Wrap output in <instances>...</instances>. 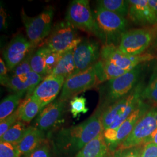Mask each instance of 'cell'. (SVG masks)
I'll use <instances>...</instances> for the list:
<instances>
[{
	"label": "cell",
	"instance_id": "28",
	"mask_svg": "<svg viewBox=\"0 0 157 157\" xmlns=\"http://www.w3.org/2000/svg\"><path fill=\"white\" fill-rule=\"evenodd\" d=\"M86 104V98L83 96H76L71 100L70 111L73 118H77L80 114H85L89 111Z\"/></svg>",
	"mask_w": 157,
	"mask_h": 157
},
{
	"label": "cell",
	"instance_id": "16",
	"mask_svg": "<svg viewBox=\"0 0 157 157\" xmlns=\"http://www.w3.org/2000/svg\"><path fill=\"white\" fill-rule=\"evenodd\" d=\"M65 80L62 76H48L36 87L32 95L39 102L42 109L56 100Z\"/></svg>",
	"mask_w": 157,
	"mask_h": 157
},
{
	"label": "cell",
	"instance_id": "26",
	"mask_svg": "<svg viewBox=\"0 0 157 157\" xmlns=\"http://www.w3.org/2000/svg\"><path fill=\"white\" fill-rule=\"evenodd\" d=\"M98 5L102 8L124 17L128 15L129 1L124 0H101Z\"/></svg>",
	"mask_w": 157,
	"mask_h": 157
},
{
	"label": "cell",
	"instance_id": "5",
	"mask_svg": "<svg viewBox=\"0 0 157 157\" xmlns=\"http://www.w3.org/2000/svg\"><path fill=\"white\" fill-rule=\"evenodd\" d=\"M157 33V24L126 31L121 37L118 48L123 53L129 56H138L144 54L154 44Z\"/></svg>",
	"mask_w": 157,
	"mask_h": 157
},
{
	"label": "cell",
	"instance_id": "19",
	"mask_svg": "<svg viewBox=\"0 0 157 157\" xmlns=\"http://www.w3.org/2000/svg\"><path fill=\"white\" fill-rule=\"evenodd\" d=\"M45 140V132L35 126H28L22 139L17 144V148L22 157L33 151Z\"/></svg>",
	"mask_w": 157,
	"mask_h": 157
},
{
	"label": "cell",
	"instance_id": "36",
	"mask_svg": "<svg viewBox=\"0 0 157 157\" xmlns=\"http://www.w3.org/2000/svg\"><path fill=\"white\" fill-rule=\"evenodd\" d=\"M6 18L7 14L4 9L1 6L0 10V28L1 30L6 28Z\"/></svg>",
	"mask_w": 157,
	"mask_h": 157
},
{
	"label": "cell",
	"instance_id": "22",
	"mask_svg": "<svg viewBox=\"0 0 157 157\" xmlns=\"http://www.w3.org/2000/svg\"><path fill=\"white\" fill-rule=\"evenodd\" d=\"M73 50L68 51L62 55L56 67L48 76H62L67 78L75 72L76 67L73 58Z\"/></svg>",
	"mask_w": 157,
	"mask_h": 157
},
{
	"label": "cell",
	"instance_id": "21",
	"mask_svg": "<svg viewBox=\"0 0 157 157\" xmlns=\"http://www.w3.org/2000/svg\"><path fill=\"white\" fill-rule=\"evenodd\" d=\"M42 110L39 102L32 95H28L17 109L20 121L29 124Z\"/></svg>",
	"mask_w": 157,
	"mask_h": 157
},
{
	"label": "cell",
	"instance_id": "9",
	"mask_svg": "<svg viewBox=\"0 0 157 157\" xmlns=\"http://www.w3.org/2000/svg\"><path fill=\"white\" fill-rule=\"evenodd\" d=\"M150 108V107L141 99L135 111L117 129H108L104 130V139L113 153L132 133L141 118Z\"/></svg>",
	"mask_w": 157,
	"mask_h": 157
},
{
	"label": "cell",
	"instance_id": "37",
	"mask_svg": "<svg viewBox=\"0 0 157 157\" xmlns=\"http://www.w3.org/2000/svg\"><path fill=\"white\" fill-rule=\"evenodd\" d=\"M152 143L157 145V129L144 140L143 144H146L147 143Z\"/></svg>",
	"mask_w": 157,
	"mask_h": 157
},
{
	"label": "cell",
	"instance_id": "32",
	"mask_svg": "<svg viewBox=\"0 0 157 157\" xmlns=\"http://www.w3.org/2000/svg\"><path fill=\"white\" fill-rule=\"evenodd\" d=\"M143 147L141 145L123 150H117L112 157H141Z\"/></svg>",
	"mask_w": 157,
	"mask_h": 157
},
{
	"label": "cell",
	"instance_id": "25",
	"mask_svg": "<svg viewBox=\"0 0 157 157\" xmlns=\"http://www.w3.org/2000/svg\"><path fill=\"white\" fill-rule=\"evenodd\" d=\"M28 128L26 124L19 121L0 137V141L17 145L22 139Z\"/></svg>",
	"mask_w": 157,
	"mask_h": 157
},
{
	"label": "cell",
	"instance_id": "11",
	"mask_svg": "<svg viewBox=\"0 0 157 157\" xmlns=\"http://www.w3.org/2000/svg\"><path fill=\"white\" fill-rule=\"evenodd\" d=\"M157 129V107H150L141 118L129 136L117 150H123L143 145V142ZM116 150V151H117Z\"/></svg>",
	"mask_w": 157,
	"mask_h": 157
},
{
	"label": "cell",
	"instance_id": "3",
	"mask_svg": "<svg viewBox=\"0 0 157 157\" xmlns=\"http://www.w3.org/2000/svg\"><path fill=\"white\" fill-rule=\"evenodd\" d=\"M97 28L96 36L104 45L118 46L121 37L126 31L125 17L97 6L94 13Z\"/></svg>",
	"mask_w": 157,
	"mask_h": 157
},
{
	"label": "cell",
	"instance_id": "17",
	"mask_svg": "<svg viewBox=\"0 0 157 157\" xmlns=\"http://www.w3.org/2000/svg\"><path fill=\"white\" fill-rule=\"evenodd\" d=\"M129 19L143 27L157 24V17L151 10L148 0H129Z\"/></svg>",
	"mask_w": 157,
	"mask_h": 157
},
{
	"label": "cell",
	"instance_id": "4",
	"mask_svg": "<svg viewBox=\"0 0 157 157\" xmlns=\"http://www.w3.org/2000/svg\"><path fill=\"white\" fill-rule=\"evenodd\" d=\"M140 64L117 78L107 81L102 91V102L99 106L104 111L107 107L128 94L138 84L143 71Z\"/></svg>",
	"mask_w": 157,
	"mask_h": 157
},
{
	"label": "cell",
	"instance_id": "6",
	"mask_svg": "<svg viewBox=\"0 0 157 157\" xmlns=\"http://www.w3.org/2000/svg\"><path fill=\"white\" fill-rule=\"evenodd\" d=\"M82 41L75 28L67 21L57 23L41 43L51 51L64 54L73 50Z\"/></svg>",
	"mask_w": 157,
	"mask_h": 157
},
{
	"label": "cell",
	"instance_id": "10",
	"mask_svg": "<svg viewBox=\"0 0 157 157\" xmlns=\"http://www.w3.org/2000/svg\"><path fill=\"white\" fill-rule=\"evenodd\" d=\"M65 19L75 28L96 36L97 28L94 13L89 0H73L67 7Z\"/></svg>",
	"mask_w": 157,
	"mask_h": 157
},
{
	"label": "cell",
	"instance_id": "27",
	"mask_svg": "<svg viewBox=\"0 0 157 157\" xmlns=\"http://www.w3.org/2000/svg\"><path fill=\"white\" fill-rule=\"evenodd\" d=\"M141 98L157 103V65L154 67L148 84L143 89Z\"/></svg>",
	"mask_w": 157,
	"mask_h": 157
},
{
	"label": "cell",
	"instance_id": "24",
	"mask_svg": "<svg viewBox=\"0 0 157 157\" xmlns=\"http://www.w3.org/2000/svg\"><path fill=\"white\" fill-rule=\"evenodd\" d=\"M50 51V50L46 47H40L32 54L30 58V66L32 71L44 78L47 77V57Z\"/></svg>",
	"mask_w": 157,
	"mask_h": 157
},
{
	"label": "cell",
	"instance_id": "7",
	"mask_svg": "<svg viewBox=\"0 0 157 157\" xmlns=\"http://www.w3.org/2000/svg\"><path fill=\"white\" fill-rule=\"evenodd\" d=\"M54 12L50 6L38 15L29 17L22 9L21 12V19L28 40L34 48L41 44L49 36L52 30V23Z\"/></svg>",
	"mask_w": 157,
	"mask_h": 157
},
{
	"label": "cell",
	"instance_id": "8",
	"mask_svg": "<svg viewBox=\"0 0 157 157\" xmlns=\"http://www.w3.org/2000/svg\"><path fill=\"white\" fill-rule=\"evenodd\" d=\"M95 65L66 78L59 99L67 102L78 94L101 84Z\"/></svg>",
	"mask_w": 157,
	"mask_h": 157
},
{
	"label": "cell",
	"instance_id": "18",
	"mask_svg": "<svg viewBox=\"0 0 157 157\" xmlns=\"http://www.w3.org/2000/svg\"><path fill=\"white\" fill-rule=\"evenodd\" d=\"M44 78V76L32 71L22 76H9L2 85L15 93H27L28 96L32 94L36 87Z\"/></svg>",
	"mask_w": 157,
	"mask_h": 157
},
{
	"label": "cell",
	"instance_id": "38",
	"mask_svg": "<svg viewBox=\"0 0 157 157\" xmlns=\"http://www.w3.org/2000/svg\"><path fill=\"white\" fill-rule=\"evenodd\" d=\"M148 4L151 10L157 17V0H148Z\"/></svg>",
	"mask_w": 157,
	"mask_h": 157
},
{
	"label": "cell",
	"instance_id": "20",
	"mask_svg": "<svg viewBox=\"0 0 157 157\" xmlns=\"http://www.w3.org/2000/svg\"><path fill=\"white\" fill-rule=\"evenodd\" d=\"M113 154L102 133L90 141L74 157H112Z\"/></svg>",
	"mask_w": 157,
	"mask_h": 157
},
{
	"label": "cell",
	"instance_id": "13",
	"mask_svg": "<svg viewBox=\"0 0 157 157\" xmlns=\"http://www.w3.org/2000/svg\"><path fill=\"white\" fill-rule=\"evenodd\" d=\"M100 46L94 40H82L73 50L75 71L72 74L83 72L94 66L100 58Z\"/></svg>",
	"mask_w": 157,
	"mask_h": 157
},
{
	"label": "cell",
	"instance_id": "14",
	"mask_svg": "<svg viewBox=\"0 0 157 157\" xmlns=\"http://www.w3.org/2000/svg\"><path fill=\"white\" fill-rule=\"evenodd\" d=\"M33 46L22 34L15 36L4 50L3 56L9 71H12L30 54Z\"/></svg>",
	"mask_w": 157,
	"mask_h": 157
},
{
	"label": "cell",
	"instance_id": "23",
	"mask_svg": "<svg viewBox=\"0 0 157 157\" xmlns=\"http://www.w3.org/2000/svg\"><path fill=\"white\" fill-rule=\"evenodd\" d=\"M25 93H15L4 98L0 104V121L15 112L21 103Z\"/></svg>",
	"mask_w": 157,
	"mask_h": 157
},
{
	"label": "cell",
	"instance_id": "31",
	"mask_svg": "<svg viewBox=\"0 0 157 157\" xmlns=\"http://www.w3.org/2000/svg\"><path fill=\"white\" fill-rule=\"evenodd\" d=\"M19 121L17 109L11 115L0 121V137L4 135L6 132Z\"/></svg>",
	"mask_w": 157,
	"mask_h": 157
},
{
	"label": "cell",
	"instance_id": "1",
	"mask_svg": "<svg viewBox=\"0 0 157 157\" xmlns=\"http://www.w3.org/2000/svg\"><path fill=\"white\" fill-rule=\"evenodd\" d=\"M103 110L98 107L94 113L83 122L62 128L56 135L53 144L61 157H75L84 146L104 132L102 123Z\"/></svg>",
	"mask_w": 157,
	"mask_h": 157
},
{
	"label": "cell",
	"instance_id": "15",
	"mask_svg": "<svg viewBox=\"0 0 157 157\" xmlns=\"http://www.w3.org/2000/svg\"><path fill=\"white\" fill-rule=\"evenodd\" d=\"M66 102L59 98L44 107L39 113L34 122V126L45 132L58 125L63 116Z\"/></svg>",
	"mask_w": 157,
	"mask_h": 157
},
{
	"label": "cell",
	"instance_id": "33",
	"mask_svg": "<svg viewBox=\"0 0 157 157\" xmlns=\"http://www.w3.org/2000/svg\"><path fill=\"white\" fill-rule=\"evenodd\" d=\"M23 157H51L50 147L45 140L33 151Z\"/></svg>",
	"mask_w": 157,
	"mask_h": 157
},
{
	"label": "cell",
	"instance_id": "30",
	"mask_svg": "<svg viewBox=\"0 0 157 157\" xmlns=\"http://www.w3.org/2000/svg\"><path fill=\"white\" fill-rule=\"evenodd\" d=\"M31 56L32 54H30V53L22 62L12 70V72H13L12 76H19L27 75L29 73L32 72V67L30 66Z\"/></svg>",
	"mask_w": 157,
	"mask_h": 157
},
{
	"label": "cell",
	"instance_id": "34",
	"mask_svg": "<svg viewBox=\"0 0 157 157\" xmlns=\"http://www.w3.org/2000/svg\"><path fill=\"white\" fill-rule=\"evenodd\" d=\"M141 157H157V145L149 143L144 144Z\"/></svg>",
	"mask_w": 157,
	"mask_h": 157
},
{
	"label": "cell",
	"instance_id": "35",
	"mask_svg": "<svg viewBox=\"0 0 157 157\" xmlns=\"http://www.w3.org/2000/svg\"><path fill=\"white\" fill-rule=\"evenodd\" d=\"M8 68L6 67V63L2 60V58L0 59V81L1 85L4 83V82L9 78L7 75Z\"/></svg>",
	"mask_w": 157,
	"mask_h": 157
},
{
	"label": "cell",
	"instance_id": "2",
	"mask_svg": "<svg viewBox=\"0 0 157 157\" xmlns=\"http://www.w3.org/2000/svg\"><path fill=\"white\" fill-rule=\"evenodd\" d=\"M144 87L140 82L128 94L107 107L102 113V123L104 130L116 129L129 117L137 108Z\"/></svg>",
	"mask_w": 157,
	"mask_h": 157
},
{
	"label": "cell",
	"instance_id": "39",
	"mask_svg": "<svg viewBox=\"0 0 157 157\" xmlns=\"http://www.w3.org/2000/svg\"><path fill=\"white\" fill-rule=\"evenodd\" d=\"M154 46H155V48H157L156 50H157V37H156V39H155V42H154Z\"/></svg>",
	"mask_w": 157,
	"mask_h": 157
},
{
	"label": "cell",
	"instance_id": "12",
	"mask_svg": "<svg viewBox=\"0 0 157 157\" xmlns=\"http://www.w3.org/2000/svg\"><path fill=\"white\" fill-rule=\"evenodd\" d=\"M154 58L155 56L150 53H145L138 56H129L120 51L118 46L111 44L103 45L101 47L100 59L111 62L118 67L131 70Z\"/></svg>",
	"mask_w": 157,
	"mask_h": 157
},
{
	"label": "cell",
	"instance_id": "29",
	"mask_svg": "<svg viewBox=\"0 0 157 157\" xmlns=\"http://www.w3.org/2000/svg\"><path fill=\"white\" fill-rule=\"evenodd\" d=\"M0 157H22L16 145L0 141Z\"/></svg>",
	"mask_w": 157,
	"mask_h": 157
}]
</instances>
